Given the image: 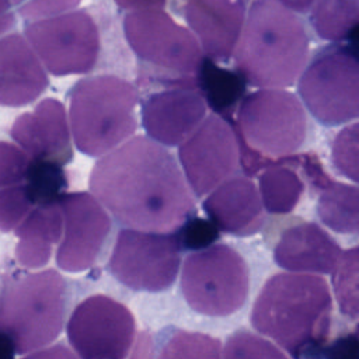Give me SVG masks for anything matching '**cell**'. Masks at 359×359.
<instances>
[{"label": "cell", "mask_w": 359, "mask_h": 359, "mask_svg": "<svg viewBox=\"0 0 359 359\" xmlns=\"http://www.w3.org/2000/svg\"><path fill=\"white\" fill-rule=\"evenodd\" d=\"M297 93L309 112L325 126L356 121L359 115V63L353 48L332 42L307 60Z\"/></svg>", "instance_id": "9"}, {"label": "cell", "mask_w": 359, "mask_h": 359, "mask_svg": "<svg viewBox=\"0 0 359 359\" xmlns=\"http://www.w3.org/2000/svg\"><path fill=\"white\" fill-rule=\"evenodd\" d=\"M17 11L28 20H39L76 8L81 0H11Z\"/></svg>", "instance_id": "34"}, {"label": "cell", "mask_w": 359, "mask_h": 359, "mask_svg": "<svg viewBox=\"0 0 359 359\" xmlns=\"http://www.w3.org/2000/svg\"><path fill=\"white\" fill-rule=\"evenodd\" d=\"M310 22L320 39L346 41L355 31L359 17V0H314Z\"/></svg>", "instance_id": "25"}, {"label": "cell", "mask_w": 359, "mask_h": 359, "mask_svg": "<svg viewBox=\"0 0 359 359\" xmlns=\"http://www.w3.org/2000/svg\"><path fill=\"white\" fill-rule=\"evenodd\" d=\"M66 309L67 285L57 271L28 272L4 289L0 327L11 337L15 353L31 355L59 337Z\"/></svg>", "instance_id": "6"}, {"label": "cell", "mask_w": 359, "mask_h": 359, "mask_svg": "<svg viewBox=\"0 0 359 359\" xmlns=\"http://www.w3.org/2000/svg\"><path fill=\"white\" fill-rule=\"evenodd\" d=\"M0 310H1V296H0Z\"/></svg>", "instance_id": "38"}, {"label": "cell", "mask_w": 359, "mask_h": 359, "mask_svg": "<svg viewBox=\"0 0 359 359\" xmlns=\"http://www.w3.org/2000/svg\"><path fill=\"white\" fill-rule=\"evenodd\" d=\"M310 39L300 17L276 0H254L234 49L237 73L259 88L292 86L303 72Z\"/></svg>", "instance_id": "3"}, {"label": "cell", "mask_w": 359, "mask_h": 359, "mask_svg": "<svg viewBox=\"0 0 359 359\" xmlns=\"http://www.w3.org/2000/svg\"><path fill=\"white\" fill-rule=\"evenodd\" d=\"M180 285L194 311L210 317L230 316L248 297V266L230 245L210 244L187 255Z\"/></svg>", "instance_id": "8"}, {"label": "cell", "mask_w": 359, "mask_h": 359, "mask_svg": "<svg viewBox=\"0 0 359 359\" xmlns=\"http://www.w3.org/2000/svg\"><path fill=\"white\" fill-rule=\"evenodd\" d=\"M245 13V0H188L184 7V18L203 56L219 63L231 59Z\"/></svg>", "instance_id": "17"}, {"label": "cell", "mask_w": 359, "mask_h": 359, "mask_svg": "<svg viewBox=\"0 0 359 359\" xmlns=\"http://www.w3.org/2000/svg\"><path fill=\"white\" fill-rule=\"evenodd\" d=\"M63 231L56 251V264L72 273L93 268L109 240L112 219L100 201L86 191L65 192L59 198Z\"/></svg>", "instance_id": "14"}, {"label": "cell", "mask_w": 359, "mask_h": 359, "mask_svg": "<svg viewBox=\"0 0 359 359\" xmlns=\"http://www.w3.org/2000/svg\"><path fill=\"white\" fill-rule=\"evenodd\" d=\"M34 206L24 182L0 188V231L14 230Z\"/></svg>", "instance_id": "30"}, {"label": "cell", "mask_w": 359, "mask_h": 359, "mask_svg": "<svg viewBox=\"0 0 359 359\" xmlns=\"http://www.w3.org/2000/svg\"><path fill=\"white\" fill-rule=\"evenodd\" d=\"M196 87L203 100L215 114L224 116L231 112L238 100L244 95L245 81L236 72H230L216 65L215 60L203 57L196 73Z\"/></svg>", "instance_id": "23"}, {"label": "cell", "mask_w": 359, "mask_h": 359, "mask_svg": "<svg viewBox=\"0 0 359 359\" xmlns=\"http://www.w3.org/2000/svg\"><path fill=\"white\" fill-rule=\"evenodd\" d=\"M29 161L17 143L0 140V188L24 182Z\"/></svg>", "instance_id": "32"}, {"label": "cell", "mask_w": 359, "mask_h": 359, "mask_svg": "<svg viewBox=\"0 0 359 359\" xmlns=\"http://www.w3.org/2000/svg\"><path fill=\"white\" fill-rule=\"evenodd\" d=\"M359 125L356 122L342 128L334 137L331 147V160L341 175L352 182L359 181L358 174V139Z\"/></svg>", "instance_id": "28"}, {"label": "cell", "mask_w": 359, "mask_h": 359, "mask_svg": "<svg viewBox=\"0 0 359 359\" xmlns=\"http://www.w3.org/2000/svg\"><path fill=\"white\" fill-rule=\"evenodd\" d=\"M233 125L238 163L248 177L273 164L299 167L307 137V115L299 98L282 88H259L243 97Z\"/></svg>", "instance_id": "4"}, {"label": "cell", "mask_w": 359, "mask_h": 359, "mask_svg": "<svg viewBox=\"0 0 359 359\" xmlns=\"http://www.w3.org/2000/svg\"><path fill=\"white\" fill-rule=\"evenodd\" d=\"M202 208L219 231L236 237L258 233L265 222L258 188L248 175H231L220 182L208 194Z\"/></svg>", "instance_id": "18"}, {"label": "cell", "mask_w": 359, "mask_h": 359, "mask_svg": "<svg viewBox=\"0 0 359 359\" xmlns=\"http://www.w3.org/2000/svg\"><path fill=\"white\" fill-rule=\"evenodd\" d=\"M24 184L31 201L36 206L59 201L67 188V178L63 165L31 158Z\"/></svg>", "instance_id": "26"}, {"label": "cell", "mask_w": 359, "mask_h": 359, "mask_svg": "<svg viewBox=\"0 0 359 359\" xmlns=\"http://www.w3.org/2000/svg\"><path fill=\"white\" fill-rule=\"evenodd\" d=\"M289 10L294 13H307L310 11L314 0H276Z\"/></svg>", "instance_id": "37"}, {"label": "cell", "mask_w": 359, "mask_h": 359, "mask_svg": "<svg viewBox=\"0 0 359 359\" xmlns=\"http://www.w3.org/2000/svg\"><path fill=\"white\" fill-rule=\"evenodd\" d=\"M332 297L316 273L280 272L266 279L251 310V325L287 356L321 348L330 335Z\"/></svg>", "instance_id": "2"}, {"label": "cell", "mask_w": 359, "mask_h": 359, "mask_svg": "<svg viewBox=\"0 0 359 359\" xmlns=\"http://www.w3.org/2000/svg\"><path fill=\"white\" fill-rule=\"evenodd\" d=\"M49 86L48 74L20 34L0 38V105L24 107L34 102Z\"/></svg>", "instance_id": "19"}, {"label": "cell", "mask_w": 359, "mask_h": 359, "mask_svg": "<svg viewBox=\"0 0 359 359\" xmlns=\"http://www.w3.org/2000/svg\"><path fill=\"white\" fill-rule=\"evenodd\" d=\"M15 25V14L11 10L10 0H0V35Z\"/></svg>", "instance_id": "36"}, {"label": "cell", "mask_w": 359, "mask_h": 359, "mask_svg": "<svg viewBox=\"0 0 359 359\" xmlns=\"http://www.w3.org/2000/svg\"><path fill=\"white\" fill-rule=\"evenodd\" d=\"M11 137L32 160L60 165L72 161V133L66 109L56 98H45L32 112L17 116L11 126Z\"/></svg>", "instance_id": "16"}, {"label": "cell", "mask_w": 359, "mask_h": 359, "mask_svg": "<svg viewBox=\"0 0 359 359\" xmlns=\"http://www.w3.org/2000/svg\"><path fill=\"white\" fill-rule=\"evenodd\" d=\"M223 358H287L271 342L255 337L248 331L233 334L222 351Z\"/></svg>", "instance_id": "31"}, {"label": "cell", "mask_w": 359, "mask_h": 359, "mask_svg": "<svg viewBox=\"0 0 359 359\" xmlns=\"http://www.w3.org/2000/svg\"><path fill=\"white\" fill-rule=\"evenodd\" d=\"M66 332L76 355L83 359H122L133 348L136 321L121 302L93 294L74 307Z\"/></svg>", "instance_id": "12"}, {"label": "cell", "mask_w": 359, "mask_h": 359, "mask_svg": "<svg viewBox=\"0 0 359 359\" xmlns=\"http://www.w3.org/2000/svg\"><path fill=\"white\" fill-rule=\"evenodd\" d=\"M181 245L174 231L123 227L118 231L108 269L123 286L136 292H164L177 280Z\"/></svg>", "instance_id": "10"}, {"label": "cell", "mask_w": 359, "mask_h": 359, "mask_svg": "<svg viewBox=\"0 0 359 359\" xmlns=\"http://www.w3.org/2000/svg\"><path fill=\"white\" fill-rule=\"evenodd\" d=\"M139 100L137 88L114 74L79 80L69 91L70 133L79 151L101 157L132 137Z\"/></svg>", "instance_id": "5"}, {"label": "cell", "mask_w": 359, "mask_h": 359, "mask_svg": "<svg viewBox=\"0 0 359 359\" xmlns=\"http://www.w3.org/2000/svg\"><path fill=\"white\" fill-rule=\"evenodd\" d=\"M208 105L195 84H175L142 102V125L163 146H180L203 121Z\"/></svg>", "instance_id": "15"}, {"label": "cell", "mask_w": 359, "mask_h": 359, "mask_svg": "<svg viewBox=\"0 0 359 359\" xmlns=\"http://www.w3.org/2000/svg\"><path fill=\"white\" fill-rule=\"evenodd\" d=\"M342 248L318 224L303 222L286 229L273 250L275 264L290 272L331 273Z\"/></svg>", "instance_id": "20"}, {"label": "cell", "mask_w": 359, "mask_h": 359, "mask_svg": "<svg viewBox=\"0 0 359 359\" xmlns=\"http://www.w3.org/2000/svg\"><path fill=\"white\" fill-rule=\"evenodd\" d=\"M88 187L123 227L171 233L196 213L177 160L149 136H132L101 156Z\"/></svg>", "instance_id": "1"}, {"label": "cell", "mask_w": 359, "mask_h": 359, "mask_svg": "<svg viewBox=\"0 0 359 359\" xmlns=\"http://www.w3.org/2000/svg\"><path fill=\"white\" fill-rule=\"evenodd\" d=\"M116 6L122 10H143V8H163L167 0H115Z\"/></svg>", "instance_id": "35"}, {"label": "cell", "mask_w": 359, "mask_h": 359, "mask_svg": "<svg viewBox=\"0 0 359 359\" xmlns=\"http://www.w3.org/2000/svg\"><path fill=\"white\" fill-rule=\"evenodd\" d=\"M318 192L317 215L320 220L335 233L358 234V187L331 180Z\"/></svg>", "instance_id": "22"}, {"label": "cell", "mask_w": 359, "mask_h": 359, "mask_svg": "<svg viewBox=\"0 0 359 359\" xmlns=\"http://www.w3.org/2000/svg\"><path fill=\"white\" fill-rule=\"evenodd\" d=\"M123 34L136 57L151 67L164 86L195 84L203 53L195 35L163 8L128 11Z\"/></svg>", "instance_id": "7"}, {"label": "cell", "mask_w": 359, "mask_h": 359, "mask_svg": "<svg viewBox=\"0 0 359 359\" xmlns=\"http://www.w3.org/2000/svg\"><path fill=\"white\" fill-rule=\"evenodd\" d=\"M259 196L271 215H287L294 210L304 191V182L289 164H273L259 171Z\"/></svg>", "instance_id": "24"}, {"label": "cell", "mask_w": 359, "mask_h": 359, "mask_svg": "<svg viewBox=\"0 0 359 359\" xmlns=\"http://www.w3.org/2000/svg\"><path fill=\"white\" fill-rule=\"evenodd\" d=\"M358 247H352L342 251V255L331 272L332 286L335 292V299L338 302L339 310L344 316L356 320L358 318Z\"/></svg>", "instance_id": "27"}, {"label": "cell", "mask_w": 359, "mask_h": 359, "mask_svg": "<svg viewBox=\"0 0 359 359\" xmlns=\"http://www.w3.org/2000/svg\"><path fill=\"white\" fill-rule=\"evenodd\" d=\"M160 356L178 358V356H203L219 358L222 356V345L219 339L209 335L178 331L174 338L165 345Z\"/></svg>", "instance_id": "29"}, {"label": "cell", "mask_w": 359, "mask_h": 359, "mask_svg": "<svg viewBox=\"0 0 359 359\" xmlns=\"http://www.w3.org/2000/svg\"><path fill=\"white\" fill-rule=\"evenodd\" d=\"M182 251H196L213 244L219 238V229L209 220L192 216L175 231Z\"/></svg>", "instance_id": "33"}, {"label": "cell", "mask_w": 359, "mask_h": 359, "mask_svg": "<svg viewBox=\"0 0 359 359\" xmlns=\"http://www.w3.org/2000/svg\"><path fill=\"white\" fill-rule=\"evenodd\" d=\"M25 36L41 63L57 77L88 73L98 60V27L83 8L34 20L25 27Z\"/></svg>", "instance_id": "11"}, {"label": "cell", "mask_w": 359, "mask_h": 359, "mask_svg": "<svg viewBox=\"0 0 359 359\" xmlns=\"http://www.w3.org/2000/svg\"><path fill=\"white\" fill-rule=\"evenodd\" d=\"M14 230L18 237L15 247L18 264L28 269L45 266L63 231L59 201L34 206Z\"/></svg>", "instance_id": "21"}, {"label": "cell", "mask_w": 359, "mask_h": 359, "mask_svg": "<svg viewBox=\"0 0 359 359\" xmlns=\"http://www.w3.org/2000/svg\"><path fill=\"white\" fill-rule=\"evenodd\" d=\"M182 174L196 198L234 175L238 165V144L231 122L219 114L203 118L199 126L180 144Z\"/></svg>", "instance_id": "13"}]
</instances>
